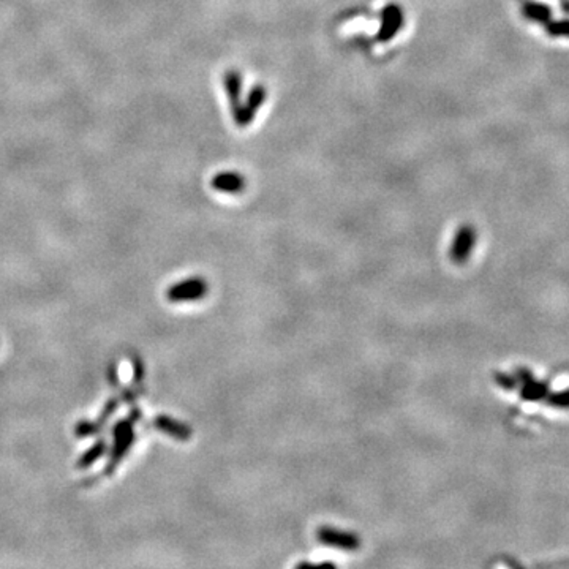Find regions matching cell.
<instances>
[{
    "label": "cell",
    "mask_w": 569,
    "mask_h": 569,
    "mask_svg": "<svg viewBox=\"0 0 569 569\" xmlns=\"http://www.w3.org/2000/svg\"><path fill=\"white\" fill-rule=\"evenodd\" d=\"M138 413H133L131 416L127 417V419H122L115 424L113 437H114V446L111 451V457H109L108 462V472L111 473L113 470H115L118 463L124 458L127 452L130 451L133 441H135V421H136Z\"/></svg>",
    "instance_id": "6da1fadb"
},
{
    "label": "cell",
    "mask_w": 569,
    "mask_h": 569,
    "mask_svg": "<svg viewBox=\"0 0 569 569\" xmlns=\"http://www.w3.org/2000/svg\"><path fill=\"white\" fill-rule=\"evenodd\" d=\"M318 541L328 545V547L346 550V552H354V550L361 549V538L356 533L340 530V528L323 525L318 528L316 531Z\"/></svg>",
    "instance_id": "7a4b0ae2"
},
{
    "label": "cell",
    "mask_w": 569,
    "mask_h": 569,
    "mask_svg": "<svg viewBox=\"0 0 569 569\" xmlns=\"http://www.w3.org/2000/svg\"><path fill=\"white\" fill-rule=\"evenodd\" d=\"M209 284L201 277H190L182 282L171 284L166 291V298L171 302H195L206 298Z\"/></svg>",
    "instance_id": "3957f363"
},
{
    "label": "cell",
    "mask_w": 569,
    "mask_h": 569,
    "mask_svg": "<svg viewBox=\"0 0 569 569\" xmlns=\"http://www.w3.org/2000/svg\"><path fill=\"white\" fill-rule=\"evenodd\" d=\"M476 246V230L472 225H463L458 228L451 243L449 257L457 264L467 263L472 257V252Z\"/></svg>",
    "instance_id": "277c9868"
},
{
    "label": "cell",
    "mask_w": 569,
    "mask_h": 569,
    "mask_svg": "<svg viewBox=\"0 0 569 569\" xmlns=\"http://www.w3.org/2000/svg\"><path fill=\"white\" fill-rule=\"evenodd\" d=\"M515 376H518V380H519L520 397L527 400V402H538V400H543L544 397H547V394H549L547 383L535 380L533 378V375H530V371L525 369H519Z\"/></svg>",
    "instance_id": "5b68a950"
},
{
    "label": "cell",
    "mask_w": 569,
    "mask_h": 569,
    "mask_svg": "<svg viewBox=\"0 0 569 569\" xmlns=\"http://www.w3.org/2000/svg\"><path fill=\"white\" fill-rule=\"evenodd\" d=\"M212 187L220 191V193L236 195L241 193L243 187H246V181H243V176H241V174L233 171H225L214 176Z\"/></svg>",
    "instance_id": "8992f818"
},
{
    "label": "cell",
    "mask_w": 569,
    "mask_h": 569,
    "mask_svg": "<svg viewBox=\"0 0 569 569\" xmlns=\"http://www.w3.org/2000/svg\"><path fill=\"white\" fill-rule=\"evenodd\" d=\"M155 427L159 428L160 432H163L166 435H170L171 438L185 441L191 437V428L177 419H173L171 416H157L155 419Z\"/></svg>",
    "instance_id": "52a82bcc"
},
{
    "label": "cell",
    "mask_w": 569,
    "mask_h": 569,
    "mask_svg": "<svg viewBox=\"0 0 569 569\" xmlns=\"http://www.w3.org/2000/svg\"><path fill=\"white\" fill-rule=\"evenodd\" d=\"M403 22V15H402V10L396 5H389V7L385 8L383 11V27H381V32L378 33L380 40H389L394 35L397 33V31L402 26Z\"/></svg>",
    "instance_id": "ba28073f"
},
{
    "label": "cell",
    "mask_w": 569,
    "mask_h": 569,
    "mask_svg": "<svg viewBox=\"0 0 569 569\" xmlns=\"http://www.w3.org/2000/svg\"><path fill=\"white\" fill-rule=\"evenodd\" d=\"M104 451H106V441H104V440H98L97 443H95L94 446H92V448L87 449V451L84 452V454H83V457L79 458L78 467L84 468V467L92 465V463L97 462L98 458H100V457L104 454Z\"/></svg>",
    "instance_id": "9c48e42d"
},
{
    "label": "cell",
    "mask_w": 569,
    "mask_h": 569,
    "mask_svg": "<svg viewBox=\"0 0 569 569\" xmlns=\"http://www.w3.org/2000/svg\"><path fill=\"white\" fill-rule=\"evenodd\" d=\"M547 402L550 406H554V408H560V410L569 408V389L568 391L547 394Z\"/></svg>",
    "instance_id": "30bf717a"
},
{
    "label": "cell",
    "mask_w": 569,
    "mask_h": 569,
    "mask_svg": "<svg viewBox=\"0 0 569 569\" xmlns=\"http://www.w3.org/2000/svg\"><path fill=\"white\" fill-rule=\"evenodd\" d=\"M495 381L500 385L503 389H515L519 386V380L515 375H508L503 374V371H498L495 374Z\"/></svg>",
    "instance_id": "8fae6325"
}]
</instances>
